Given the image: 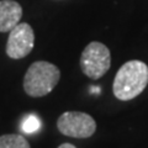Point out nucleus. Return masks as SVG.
<instances>
[{
	"instance_id": "obj_5",
	"label": "nucleus",
	"mask_w": 148,
	"mask_h": 148,
	"mask_svg": "<svg viewBox=\"0 0 148 148\" xmlns=\"http://www.w3.org/2000/svg\"><path fill=\"white\" fill-rule=\"evenodd\" d=\"M35 45V32L26 22H18L9 34L6 54L12 59L25 58L31 53Z\"/></svg>"
},
{
	"instance_id": "obj_2",
	"label": "nucleus",
	"mask_w": 148,
	"mask_h": 148,
	"mask_svg": "<svg viewBox=\"0 0 148 148\" xmlns=\"http://www.w3.org/2000/svg\"><path fill=\"white\" fill-rule=\"evenodd\" d=\"M61 72L54 64L46 61L34 62L24 78V90L29 96L41 98L49 94L58 84Z\"/></svg>"
},
{
	"instance_id": "obj_10",
	"label": "nucleus",
	"mask_w": 148,
	"mask_h": 148,
	"mask_svg": "<svg viewBox=\"0 0 148 148\" xmlns=\"http://www.w3.org/2000/svg\"><path fill=\"white\" fill-rule=\"evenodd\" d=\"M58 148H77V147L73 146L72 143H63V145H61Z\"/></svg>"
},
{
	"instance_id": "obj_6",
	"label": "nucleus",
	"mask_w": 148,
	"mask_h": 148,
	"mask_svg": "<svg viewBox=\"0 0 148 148\" xmlns=\"http://www.w3.org/2000/svg\"><path fill=\"white\" fill-rule=\"evenodd\" d=\"M22 17V8L15 0H0V32H10Z\"/></svg>"
},
{
	"instance_id": "obj_9",
	"label": "nucleus",
	"mask_w": 148,
	"mask_h": 148,
	"mask_svg": "<svg viewBox=\"0 0 148 148\" xmlns=\"http://www.w3.org/2000/svg\"><path fill=\"white\" fill-rule=\"evenodd\" d=\"M100 91H101V89H100V88H98V86H91L90 88V92H91V94H99Z\"/></svg>"
},
{
	"instance_id": "obj_4",
	"label": "nucleus",
	"mask_w": 148,
	"mask_h": 148,
	"mask_svg": "<svg viewBox=\"0 0 148 148\" xmlns=\"http://www.w3.org/2000/svg\"><path fill=\"white\" fill-rule=\"evenodd\" d=\"M58 131L73 138H88L95 133L96 122L89 114L80 111H67L57 121Z\"/></svg>"
},
{
	"instance_id": "obj_1",
	"label": "nucleus",
	"mask_w": 148,
	"mask_h": 148,
	"mask_svg": "<svg viewBox=\"0 0 148 148\" xmlns=\"http://www.w3.org/2000/svg\"><path fill=\"white\" fill-rule=\"evenodd\" d=\"M148 84V66L142 61H128L119 69L114 79V95L121 101L135 99Z\"/></svg>"
},
{
	"instance_id": "obj_7",
	"label": "nucleus",
	"mask_w": 148,
	"mask_h": 148,
	"mask_svg": "<svg viewBox=\"0 0 148 148\" xmlns=\"http://www.w3.org/2000/svg\"><path fill=\"white\" fill-rule=\"evenodd\" d=\"M0 148H31L30 143L22 135H3L0 136Z\"/></svg>"
},
{
	"instance_id": "obj_8",
	"label": "nucleus",
	"mask_w": 148,
	"mask_h": 148,
	"mask_svg": "<svg viewBox=\"0 0 148 148\" xmlns=\"http://www.w3.org/2000/svg\"><path fill=\"white\" fill-rule=\"evenodd\" d=\"M41 128V120L36 115H27L21 122V130L25 133H35Z\"/></svg>"
},
{
	"instance_id": "obj_3",
	"label": "nucleus",
	"mask_w": 148,
	"mask_h": 148,
	"mask_svg": "<svg viewBox=\"0 0 148 148\" xmlns=\"http://www.w3.org/2000/svg\"><path fill=\"white\" fill-rule=\"evenodd\" d=\"M111 54L110 49L101 42H90L80 56L82 72L88 78L98 80L110 69Z\"/></svg>"
}]
</instances>
